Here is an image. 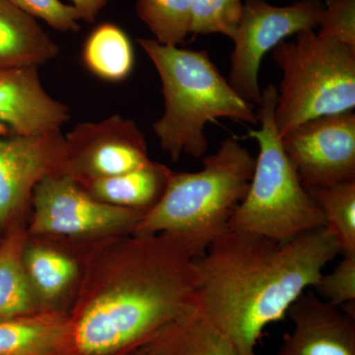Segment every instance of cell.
<instances>
[{
  "instance_id": "1",
  "label": "cell",
  "mask_w": 355,
  "mask_h": 355,
  "mask_svg": "<svg viewBox=\"0 0 355 355\" xmlns=\"http://www.w3.org/2000/svg\"><path fill=\"white\" fill-rule=\"evenodd\" d=\"M70 243L80 263L67 311L71 355L127 354L197 310L195 258L171 236Z\"/></svg>"
},
{
  "instance_id": "2",
  "label": "cell",
  "mask_w": 355,
  "mask_h": 355,
  "mask_svg": "<svg viewBox=\"0 0 355 355\" xmlns=\"http://www.w3.org/2000/svg\"><path fill=\"white\" fill-rule=\"evenodd\" d=\"M340 254L338 239L327 226L288 241L229 230L193 260L197 311L239 355H257L266 327L286 318L291 306L316 286Z\"/></svg>"
},
{
  "instance_id": "3",
  "label": "cell",
  "mask_w": 355,
  "mask_h": 355,
  "mask_svg": "<svg viewBox=\"0 0 355 355\" xmlns=\"http://www.w3.org/2000/svg\"><path fill=\"white\" fill-rule=\"evenodd\" d=\"M198 172H173L162 198L144 214L135 234H167L193 258L229 231V222L246 197L256 157L235 137L202 157Z\"/></svg>"
},
{
  "instance_id": "4",
  "label": "cell",
  "mask_w": 355,
  "mask_h": 355,
  "mask_svg": "<svg viewBox=\"0 0 355 355\" xmlns=\"http://www.w3.org/2000/svg\"><path fill=\"white\" fill-rule=\"evenodd\" d=\"M137 43L160 77L164 114L153 123L161 148L174 162L186 153L202 158L207 153L205 127L225 118L256 125L258 114L231 87L207 51L164 46L154 39Z\"/></svg>"
},
{
  "instance_id": "5",
  "label": "cell",
  "mask_w": 355,
  "mask_h": 355,
  "mask_svg": "<svg viewBox=\"0 0 355 355\" xmlns=\"http://www.w3.org/2000/svg\"><path fill=\"white\" fill-rule=\"evenodd\" d=\"M277 102V88L270 84L261 92L257 113L261 128L248 130V137L257 140L260 153L246 197L229 222V230L288 241L326 223L284 153L275 121Z\"/></svg>"
},
{
  "instance_id": "6",
  "label": "cell",
  "mask_w": 355,
  "mask_h": 355,
  "mask_svg": "<svg viewBox=\"0 0 355 355\" xmlns=\"http://www.w3.org/2000/svg\"><path fill=\"white\" fill-rule=\"evenodd\" d=\"M272 58L284 73L275 109L280 137L306 121L354 111V46L307 30L280 42Z\"/></svg>"
},
{
  "instance_id": "7",
  "label": "cell",
  "mask_w": 355,
  "mask_h": 355,
  "mask_svg": "<svg viewBox=\"0 0 355 355\" xmlns=\"http://www.w3.org/2000/svg\"><path fill=\"white\" fill-rule=\"evenodd\" d=\"M146 214L99 202L60 173L44 178L35 189L27 233L58 241H96L135 232Z\"/></svg>"
},
{
  "instance_id": "8",
  "label": "cell",
  "mask_w": 355,
  "mask_h": 355,
  "mask_svg": "<svg viewBox=\"0 0 355 355\" xmlns=\"http://www.w3.org/2000/svg\"><path fill=\"white\" fill-rule=\"evenodd\" d=\"M324 8L320 0H299L275 6L266 0H244L234 38L228 83L240 97L261 105L259 71L266 53L291 36L319 28Z\"/></svg>"
},
{
  "instance_id": "9",
  "label": "cell",
  "mask_w": 355,
  "mask_h": 355,
  "mask_svg": "<svg viewBox=\"0 0 355 355\" xmlns=\"http://www.w3.org/2000/svg\"><path fill=\"white\" fill-rule=\"evenodd\" d=\"M280 139L306 190L355 181L354 111L306 121Z\"/></svg>"
},
{
  "instance_id": "10",
  "label": "cell",
  "mask_w": 355,
  "mask_h": 355,
  "mask_svg": "<svg viewBox=\"0 0 355 355\" xmlns=\"http://www.w3.org/2000/svg\"><path fill=\"white\" fill-rule=\"evenodd\" d=\"M64 137L62 174L79 184L132 171L151 160L146 135L135 121L119 114L79 123Z\"/></svg>"
},
{
  "instance_id": "11",
  "label": "cell",
  "mask_w": 355,
  "mask_h": 355,
  "mask_svg": "<svg viewBox=\"0 0 355 355\" xmlns=\"http://www.w3.org/2000/svg\"><path fill=\"white\" fill-rule=\"evenodd\" d=\"M67 144L62 130L0 137V231L27 223L40 182L64 171Z\"/></svg>"
},
{
  "instance_id": "12",
  "label": "cell",
  "mask_w": 355,
  "mask_h": 355,
  "mask_svg": "<svg viewBox=\"0 0 355 355\" xmlns=\"http://www.w3.org/2000/svg\"><path fill=\"white\" fill-rule=\"evenodd\" d=\"M286 317L293 328L275 355H355V304L338 307L307 291Z\"/></svg>"
},
{
  "instance_id": "13",
  "label": "cell",
  "mask_w": 355,
  "mask_h": 355,
  "mask_svg": "<svg viewBox=\"0 0 355 355\" xmlns=\"http://www.w3.org/2000/svg\"><path fill=\"white\" fill-rule=\"evenodd\" d=\"M38 69H0V135L55 132L69 121V107L46 92Z\"/></svg>"
},
{
  "instance_id": "14",
  "label": "cell",
  "mask_w": 355,
  "mask_h": 355,
  "mask_svg": "<svg viewBox=\"0 0 355 355\" xmlns=\"http://www.w3.org/2000/svg\"><path fill=\"white\" fill-rule=\"evenodd\" d=\"M23 261L41 310L67 311L80 277V263L73 245L29 237Z\"/></svg>"
},
{
  "instance_id": "15",
  "label": "cell",
  "mask_w": 355,
  "mask_h": 355,
  "mask_svg": "<svg viewBox=\"0 0 355 355\" xmlns=\"http://www.w3.org/2000/svg\"><path fill=\"white\" fill-rule=\"evenodd\" d=\"M0 355H71L67 311L0 322Z\"/></svg>"
},
{
  "instance_id": "16",
  "label": "cell",
  "mask_w": 355,
  "mask_h": 355,
  "mask_svg": "<svg viewBox=\"0 0 355 355\" xmlns=\"http://www.w3.org/2000/svg\"><path fill=\"white\" fill-rule=\"evenodd\" d=\"M58 55V44L37 19L0 0V69L39 67Z\"/></svg>"
},
{
  "instance_id": "17",
  "label": "cell",
  "mask_w": 355,
  "mask_h": 355,
  "mask_svg": "<svg viewBox=\"0 0 355 355\" xmlns=\"http://www.w3.org/2000/svg\"><path fill=\"white\" fill-rule=\"evenodd\" d=\"M171 173L167 166L150 160L132 171L80 186L99 202L147 212L162 198Z\"/></svg>"
},
{
  "instance_id": "18",
  "label": "cell",
  "mask_w": 355,
  "mask_h": 355,
  "mask_svg": "<svg viewBox=\"0 0 355 355\" xmlns=\"http://www.w3.org/2000/svg\"><path fill=\"white\" fill-rule=\"evenodd\" d=\"M27 223L16 224L0 241V322L41 312L26 273Z\"/></svg>"
},
{
  "instance_id": "19",
  "label": "cell",
  "mask_w": 355,
  "mask_h": 355,
  "mask_svg": "<svg viewBox=\"0 0 355 355\" xmlns=\"http://www.w3.org/2000/svg\"><path fill=\"white\" fill-rule=\"evenodd\" d=\"M144 347L151 355H239L232 343L197 310L168 324Z\"/></svg>"
},
{
  "instance_id": "20",
  "label": "cell",
  "mask_w": 355,
  "mask_h": 355,
  "mask_svg": "<svg viewBox=\"0 0 355 355\" xmlns=\"http://www.w3.org/2000/svg\"><path fill=\"white\" fill-rule=\"evenodd\" d=\"M91 73L108 83H120L132 73L135 55L130 37L114 23H102L89 34L83 51Z\"/></svg>"
},
{
  "instance_id": "21",
  "label": "cell",
  "mask_w": 355,
  "mask_h": 355,
  "mask_svg": "<svg viewBox=\"0 0 355 355\" xmlns=\"http://www.w3.org/2000/svg\"><path fill=\"white\" fill-rule=\"evenodd\" d=\"M327 227L338 239L340 254H355V181L308 189Z\"/></svg>"
},
{
  "instance_id": "22",
  "label": "cell",
  "mask_w": 355,
  "mask_h": 355,
  "mask_svg": "<svg viewBox=\"0 0 355 355\" xmlns=\"http://www.w3.org/2000/svg\"><path fill=\"white\" fill-rule=\"evenodd\" d=\"M135 8L159 44L182 46L191 34L193 0H137Z\"/></svg>"
},
{
  "instance_id": "23",
  "label": "cell",
  "mask_w": 355,
  "mask_h": 355,
  "mask_svg": "<svg viewBox=\"0 0 355 355\" xmlns=\"http://www.w3.org/2000/svg\"><path fill=\"white\" fill-rule=\"evenodd\" d=\"M242 13V0H193L191 34H222L232 40Z\"/></svg>"
},
{
  "instance_id": "24",
  "label": "cell",
  "mask_w": 355,
  "mask_h": 355,
  "mask_svg": "<svg viewBox=\"0 0 355 355\" xmlns=\"http://www.w3.org/2000/svg\"><path fill=\"white\" fill-rule=\"evenodd\" d=\"M343 256L336 268L323 273L314 286L320 297L338 307L355 303V254Z\"/></svg>"
},
{
  "instance_id": "25",
  "label": "cell",
  "mask_w": 355,
  "mask_h": 355,
  "mask_svg": "<svg viewBox=\"0 0 355 355\" xmlns=\"http://www.w3.org/2000/svg\"><path fill=\"white\" fill-rule=\"evenodd\" d=\"M35 19L43 20L53 29L60 32H77L80 28L78 11L73 6H67L60 0H9Z\"/></svg>"
},
{
  "instance_id": "26",
  "label": "cell",
  "mask_w": 355,
  "mask_h": 355,
  "mask_svg": "<svg viewBox=\"0 0 355 355\" xmlns=\"http://www.w3.org/2000/svg\"><path fill=\"white\" fill-rule=\"evenodd\" d=\"M319 36L355 48V0H335L324 8Z\"/></svg>"
},
{
  "instance_id": "27",
  "label": "cell",
  "mask_w": 355,
  "mask_h": 355,
  "mask_svg": "<svg viewBox=\"0 0 355 355\" xmlns=\"http://www.w3.org/2000/svg\"><path fill=\"white\" fill-rule=\"evenodd\" d=\"M78 11L80 19L87 23H93L100 12L107 6L109 0H71Z\"/></svg>"
},
{
  "instance_id": "28",
  "label": "cell",
  "mask_w": 355,
  "mask_h": 355,
  "mask_svg": "<svg viewBox=\"0 0 355 355\" xmlns=\"http://www.w3.org/2000/svg\"><path fill=\"white\" fill-rule=\"evenodd\" d=\"M121 355H151L149 354L148 350L146 349V347H139V349L132 350V352H127V354H123Z\"/></svg>"
},
{
  "instance_id": "29",
  "label": "cell",
  "mask_w": 355,
  "mask_h": 355,
  "mask_svg": "<svg viewBox=\"0 0 355 355\" xmlns=\"http://www.w3.org/2000/svg\"><path fill=\"white\" fill-rule=\"evenodd\" d=\"M335 0H324V6H331Z\"/></svg>"
},
{
  "instance_id": "30",
  "label": "cell",
  "mask_w": 355,
  "mask_h": 355,
  "mask_svg": "<svg viewBox=\"0 0 355 355\" xmlns=\"http://www.w3.org/2000/svg\"><path fill=\"white\" fill-rule=\"evenodd\" d=\"M0 241H1V238H0Z\"/></svg>"
}]
</instances>
